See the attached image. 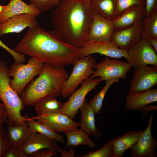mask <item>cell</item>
<instances>
[{
  "label": "cell",
  "mask_w": 157,
  "mask_h": 157,
  "mask_svg": "<svg viewBox=\"0 0 157 157\" xmlns=\"http://www.w3.org/2000/svg\"><path fill=\"white\" fill-rule=\"evenodd\" d=\"M44 63L59 67L73 65L79 58L80 49L61 40L53 31H47L38 24L29 28L13 49Z\"/></svg>",
  "instance_id": "cell-1"
},
{
  "label": "cell",
  "mask_w": 157,
  "mask_h": 157,
  "mask_svg": "<svg viewBox=\"0 0 157 157\" xmlns=\"http://www.w3.org/2000/svg\"><path fill=\"white\" fill-rule=\"evenodd\" d=\"M51 14L53 31L63 41L80 48L86 40L92 20L89 1L61 0Z\"/></svg>",
  "instance_id": "cell-2"
},
{
  "label": "cell",
  "mask_w": 157,
  "mask_h": 157,
  "mask_svg": "<svg viewBox=\"0 0 157 157\" xmlns=\"http://www.w3.org/2000/svg\"><path fill=\"white\" fill-rule=\"evenodd\" d=\"M26 85L20 96L25 106H33L38 99L47 95H60L63 87L69 77L63 67L44 63L40 73Z\"/></svg>",
  "instance_id": "cell-3"
},
{
  "label": "cell",
  "mask_w": 157,
  "mask_h": 157,
  "mask_svg": "<svg viewBox=\"0 0 157 157\" xmlns=\"http://www.w3.org/2000/svg\"><path fill=\"white\" fill-rule=\"evenodd\" d=\"M10 79L9 69L6 63L1 60L0 63V99L6 113L7 122L16 125L24 121L21 112L25 105L20 96L11 87Z\"/></svg>",
  "instance_id": "cell-4"
},
{
  "label": "cell",
  "mask_w": 157,
  "mask_h": 157,
  "mask_svg": "<svg viewBox=\"0 0 157 157\" xmlns=\"http://www.w3.org/2000/svg\"><path fill=\"white\" fill-rule=\"evenodd\" d=\"M44 63L32 58L26 64L14 62L9 69L10 85L20 96L26 85L41 72Z\"/></svg>",
  "instance_id": "cell-5"
},
{
  "label": "cell",
  "mask_w": 157,
  "mask_h": 157,
  "mask_svg": "<svg viewBox=\"0 0 157 157\" xmlns=\"http://www.w3.org/2000/svg\"><path fill=\"white\" fill-rule=\"evenodd\" d=\"M96 60L91 55L78 58L73 64L72 72L64 83L60 95L63 98L69 96L80 84L93 73Z\"/></svg>",
  "instance_id": "cell-6"
},
{
  "label": "cell",
  "mask_w": 157,
  "mask_h": 157,
  "mask_svg": "<svg viewBox=\"0 0 157 157\" xmlns=\"http://www.w3.org/2000/svg\"><path fill=\"white\" fill-rule=\"evenodd\" d=\"M132 67L128 62L119 59L112 60L106 56L94 65L93 68L96 70L90 76L92 78L100 77L101 81L113 78L125 79L127 73Z\"/></svg>",
  "instance_id": "cell-7"
},
{
  "label": "cell",
  "mask_w": 157,
  "mask_h": 157,
  "mask_svg": "<svg viewBox=\"0 0 157 157\" xmlns=\"http://www.w3.org/2000/svg\"><path fill=\"white\" fill-rule=\"evenodd\" d=\"M79 58L94 53L117 59L126 58L127 51L121 49L110 40H86L79 48Z\"/></svg>",
  "instance_id": "cell-8"
},
{
  "label": "cell",
  "mask_w": 157,
  "mask_h": 157,
  "mask_svg": "<svg viewBox=\"0 0 157 157\" xmlns=\"http://www.w3.org/2000/svg\"><path fill=\"white\" fill-rule=\"evenodd\" d=\"M101 80L100 77L92 78L90 76L81 83V86L70 96L68 100L64 103L61 112L72 119L78 113L87 94L99 85Z\"/></svg>",
  "instance_id": "cell-9"
},
{
  "label": "cell",
  "mask_w": 157,
  "mask_h": 157,
  "mask_svg": "<svg viewBox=\"0 0 157 157\" xmlns=\"http://www.w3.org/2000/svg\"><path fill=\"white\" fill-rule=\"evenodd\" d=\"M127 95L152 88L157 84V65L134 67Z\"/></svg>",
  "instance_id": "cell-10"
},
{
  "label": "cell",
  "mask_w": 157,
  "mask_h": 157,
  "mask_svg": "<svg viewBox=\"0 0 157 157\" xmlns=\"http://www.w3.org/2000/svg\"><path fill=\"white\" fill-rule=\"evenodd\" d=\"M147 39H141L127 51L126 58L132 67L157 65V54Z\"/></svg>",
  "instance_id": "cell-11"
},
{
  "label": "cell",
  "mask_w": 157,
  "mask_h": 157,
  "mask_svg": "<svg viewBox=\"0 0 157 157\" xmlns=\"http://www.w3.org/2000/svg\"><path fill=\"white\" fill-rule=\"evenodd\" d=\"M42 122L56 132L66 134L80 126L79 122L74 121L62 112L46 113L31 118Z\"/></svg>",
  "instance_id": "cell-12"
},
{
  "label": "cell",
  "mask_w": 157,
  "mask_h": 157,
  "mask_svg": "<svg viewBox=\"0 0 157 157\" xmlns=\"http://www.w3.org/2000/svg\"><path fill=\"white\" fill-rule=\"evenodd\" d=\"M141 20L124 28L114 29L110 40L121 49L130 50L141 39Z\"/></svg>",
  "instance_id": "cell-13"
},
{
  "label": "cell",
  "mask_w": 157,
  "mask_h": 157,
  "mask_svg": "<svg viewBox=\"0 0 157 157\" xmlns=\"http://www.w3.org/2000/svg\"><path fill=\"white\" fill-rule=\"evenodd\" d=\"M153 119L151 115L147 126L140 137L130 149L132 157H156L155 151L157 147V141L152 137L151 127Z\"/></svg>",
  "instance_id": "cell-14"
},
{
  "label": "cell",
  "mask_w": 157,
  "mask_h": 157,
  "mask_svg": "<svg viewBox=\"0 0 157 157\" xmlns=\"http://www.w3.org/2000/svg\"><path fill=\"white\" fill-rule=\"evenodd\" d=\"M36 17L30 14H22L0 23V37L10 33H19L27 27H35L38 25Z\"/></svg>",
  "instance_id": "cell-15"
},
{
  "label": "cell",
  "mask_w": 157,
  "mask_h": 157,
  "mask_svg": "<svg viewBox=\"0 0 157 157\" xmlns=\"http://www.w3.org/2000/svg\"><path fill=\"white\" fill-rule=\"evenodd\" d=\"M59 147L56 141L39 133H32L19 148L21 157L29 155L41 149L47 148L57 151Z\"/></svg>",
  "instance_id": "cell-16"
},
{
  "label": "cell",
  "mask_w": 157,
  "mask_h": 157,
  "mask_svg": "<svg viewBox=\"0 0 157 157\" xmlns=\"http://www.w3.org/2000/svg\"><path fill=\"white\" fill-rule=\"evenodd\" d=\"M144 6L135 5L124 10L111 22L114 29L131 26L142 20L144 17Z\"/></svg>",
  "instance_id": "cell-17"
},
{
  "label": "cell",
  "mask_w": 157,
  "mask_h": 157,
  "mask_svg": "<svg viewBox=\"0 0 157 157\" xmlns=\"http://www.w3.org/2000/svg\"><path fill=\"white\" fill-rule=\"evenodd\" d=\"M114 30L110 22L92 11V20L86 40H110Z\"/></svg>",
  "instance_id": "cell-18"
},
{
  "label": "cell",
  "mask_w": 157,
  "mask_h": 157,
  "mask_svg": "<svg viewBox=\"0 0 157 157\" xmlns=\"http://www.w3.org/2000/svg\"><path fill=\"white\" fill-rule=\"evenodd\" d=\"M157 101V89L152 88L127 95L125 108L127 110H139L147 105Z\"/></svg>",
  "instance_id": "cell-19"
},
{
  "label": "cell",
  "mask_w": 157,
  "mask_h": 157,
  "mask_svg": "<svg viewBox=\"0 0 157 157\" xmlns=\"http://www.w3.org/2000/svg\"><path fill=\"white\" fill-rule=\"evenodd\" d=\"M144 131H128L111 140L112 151L111 157H122L125 151L131 149L137 142Z\"/></svg>",
  "instance_id": "cell-20"
},
{
  "label": "cell",
  "mask_w": 157,
  "mask_h": 157,
  "mask_svg": "<svg viewBox=\"0 0 157 157\" xmlns=\"http://www.w3.org/2000/svg\"><path fill=\"white\" fill-rule=\"evenodd\" d=\"M41 12L22 0H10L4 10L0 14V23L18 15L28 14L37 17Z\"/></svg>",
  "instance_id": "cell-21"
},
{
  "label": "cell",
  "mask_w": 157,
  "mask_h": 157,
  "mask_svg": "<svg viewBox=\"0 0 157 157\" xmlns=\"http://www.w3.org/2000/svg\"><path fill=\"white\" fill-rule=\"evenodd\" d=\"M79 110L81 113V120L79 122L80 128L88 135L94 136L97 138H100L101 132L96 126L94 118L95 114L85 100Z\"/></svg>",
  "instance_id": "cell-22"
},
{
  "label": "cell",
  "mask_w": 157,
  "mask_h": 157,
  "mask_svg": "<svg viewBox=\"0 0 157 157\" xmlns=\"http://www.w3.org/2000/svg\"><path fill=\"white\" fill-rule=\"evenodd\" d=\"M6 131L10 145L18 148L32 133L26 120L17 126L8 125Z\"/></svg>",
  "instance_id": "cell-23"
},
{
  "label": "cell",
  "mask_w": 157,
  "mask_h": 157,
  "mask_svg": "<svg viewBox=\"0 0 157 157\" xmlns=\"http://www.w3.org/2000/svg\"><path fill=\"white\" fill-rule=\"evenodd\" d=\"M92 10L103 18L112 22L116 17V0H91Z\"/></svg>",
  "instance_id": "cell-24"
},
{
  "label": "cell",
  "mask_w": 157,
  "mask_h": 157,
  "mask_svg": "<svg viewBox=\"0 0 157 157\" xmlns=\"http://www.w3.org/2000/svg\"><path fill=\"white\" fill-rule=\"evenodd\" d=\"M56 97L52 95H47L37 100L33 106L37 115L61 112L64 103L58 101Z\"/></svg>",
  "instance_id": "cell-25"
},
{
  "label": "cell",
  "mask_w": 157,
  "mask_h": 157,
  "mask_svg": "<svg viewBox=\"0 0 157 157\" xmlns=\"http://www.w3.org/2000/svg\"><path fill=\"white\" fill-rule=\"evenodd\" d=\"M67 148L73 146L75 147L80 145H86L92 149L96 146V143L88 136L83 130L77 129L66 134Z\"/></svg>",
  "instance_id": "cell-26"
},
{
  "label": "cell",
  "mask_w": 157,
  "mask_h": 157,
  "mask_svg": "<svg viewBox=\"0 0 157 157\" xmlns=\"http://www.w3.org/2000/svg\"><path fill=\"white\" fill-rule=\"evenodd\" d=\"M24 117L32 133H39L61 143H65L63 135L58 134L42 122L28 116Z\"/></svg>",
  "instance_id": "cell-27"
},
{
  "label": "cell",
  "mask_w": 157,
  "mask_h": 157,
  "mask_svg": "<svg viewBox=\"0 0 157 157\" xmlns=\"http://www.w3.org/2000/svg\"><path fill=\"white\" fill-rule=\"evenodd\" d=\"M157 38V9L148 20H141V39Z\"/></svg>",
  "instance_id": "cell-28"
},
{
  "label": "cell",
  "mask_w": 157,
  "mask_h": 157,
  "mask_svg": "<svg viewBox=\"0 0 157 157\" xmlns=\"http://www.w3.org/2000/svg\"><path fill=\"white\" fill-rule=\"evenodd\" d=\"M119 80V78H113L106 81L104 87L88 102L95 114H100L103 107L104 99L107 92L113 83H118Z\"/></svg>",
  "instance_id": "cell-29"
},
{
  "label": "cell",
  "mask_w": 157,
  "mask_h": 157,
  "mask_svg": "<svg viewBox=\"0 0 157 157\" xmlns=\"http://www.w3.org/2000/svg\"><path fill=\"white\" fill-rule=\"evenodd\" d=\"M112 151L111 140L109 141L101 149L94 151H90L83 155H78V157H111Z\"/></svg>",
  "instance_id": "cell-30"
},
{
  "label": "cell",
  "mask_w": 157,
  "mask_h": 157,
  "mask_svg": "<svg viewBox=\"0 0 157 157\" xmlns=\"http://www.w3.org/2000/svg\"><path fill=\"white\" fill-rule=\"evenodd\" d=\"M117 4L116 16L125 9L135 5L144 6L145 0H116Z\"/></svg>",
  "instance_id": "cell-31"
},
{
  "label": "cell",
  "mask_w": 157,
  "mask_h": 157,
  "mask_svg": "<svg viewBox=\"0 0 157 157\" xmlns=\"http://www.w3.org/2000/svg\"><path fill=\"white\" fill-rule=\"evenodd\" d=\"M29 4L41 12L48 11L55 6L52 0H29Z\"/></svg>",
  "instance_id": "cell-32"
},
{
  "label": "cell",
  "mask_w": 157,
  "mask_h": 157,
  "mask_svg": "<svg viewBox=\"0 0 157 157\" xmlns=\"http://www.w3.org/2000/svg\"><path fill=\"white\" fill-rule=\"evenodd\" d=\"M156 9L157 0H145L144 18L146 20L148 19Z\"/></svg>",
  "instance_id": "cell-33"
},
{
  "label": "cell",
  "mask_w": 157,
  "mask_h": 157,
  "mask_svg": "<svg viewBox=\"0 0 157 157\" xmlns=\"http://www.w3.org/2000/svg\"><path fill=\"white\" fill-rule=\"evenodd\" d=\"M10 146L6 131L0 126V157H2L6 149Z\"/></svg>",
  "instance_id": "cell-34"
},
{
  "label": "cell",
  "mask_w": 157,
  "mask_h": 157,
  "mask_svg": "<svg viewBox=\"0 0 157 157\" xmlns=\"http://www.w3.org/2000/svg\"><path fill=\"white\" fill-rule=\"evenodd\" d=\"M0 47L9 53L13 58L14 61L19 63L25 62V55L17 52L8 47L0 40Z\"/></svg>",
  "instance_id": "cell-35"
},
{
  "label": "cell",
  "mask_w": 157,
  "mask_h": 157,
  "mask_svg": "<svg viewBox=\"0 0 157 157\" xmlns=\"http://www.w3.org/2000/svg\"><path fill=\"white\" fill-rule=\"evenodd\" d=\"M57 151L55 149L43 148L30 154L28 157H56L57 156Z\"/></svg>",
  "instance_id": "cell-36"
},
{
  "label": "cell",
  "mask_w": 157,
  "mask_h": 157,
  "mask_svg": "<svg viewBox=\"0 0 157 157\" xmlns=\"http://www.w3.org/2000/svg\"><path fill=\"white\" fill-rule=\"evenodd\" d=\"M2 157H21L19 148L10 145L4 152Z\"/></svg>",
  "instance_id": "cell-37"
},
{
  "label": "cell",
  "mask_w": 157,
  "mask_h": 157,
  "mask_svg": "<svg viewBox=\"0 0 157 157\" xmlns=\"http://www.w3.org/2000/svg\"><path fill=\"white\" fill-rule=\"evenodd\" d=\"M75 147L74 146H71L68 151L63 148H59L57 150V151L61 154V157H74L76 156V152Z\"/></svg>",
  "instance_id": "cell-38"
},
{
  "label": "cell",
  "mask_w": 157,
  "mask_h": 157,
  "mask_svg": "<svg viewBox=\"0 0 157 157\" xmlns=\"http://www.w3.org/2000/svg\"><path fill=\"white\" fill-rule=\"evenodd\" d=\"M7 119V116L4 106L0 108V126L3 124Z\"/></svg>",
  "instance_id": "cell-39"
},
{
  "label": "cell",
  "mask_w": 157,
  "mask_h": 157,
  "mask_svg": "<svg viewBox=\"0 0 157 157\" xmlns=\"http://www.w3.org/2000/svg\"><path fill=\"white\" fill-rule=\"evenodd\" d=\"M157 107L156 105L153 106L149 104L146 106L140 109L139 111L142 112V115L144 116L148 111L157 110Z\"/></svg>",
  "instance_id": "cell-40"
},
{
  "label": "cell",
  "mask_w": 157,
  "mask_h": 157,
  "mask_svg": "<svg viewBox=\"0 0 157 157\" xmlns=\"http://www.w3.org/2000/svg\"><path fill=\"white\" fill-rule=\"evenodd\" d=\"M147 40L155 51L157 53V38H151Z\"/></svg>",
  "instance_id": "cell-41"
},
{
  "label": "cell",
  "mask_w": 157,
  "mask_h": 157,
  "mask_svg": "<svg viewBox=\"0 0 157 157\" xmlns=\"http://www.w3.org/2000/svg\"><path fill=\"white\" fill-rule=\"evenodd\" d=\"M6 5L5 6H2L0 5V14L6 8Z\"/></svg>",
  "instance_id": "cell-42"
},
{
  "label": "cell",
  "mask_w": 157,
  "mask_h": 157,
  "mask_svg": "<svg viewBox=\"0 0 157 157\" xmlns=\"http://www.w3.org/2000/svg\"><path fill=\"white\" fill-rule=\"evenodd\" d=\"M61 0H52L54 4L56 6Z\"/></svg>",
  "instance_id": "cell-43"
},
{
  "label": "cell",
  "mask_w": 157,
  "mask_h": 157,
  "mask_svg": "<svg viewBox=\"0 0 157 157\" xmlns=\"http://www.w3.org/2000/svg\"><path fill=\"white\" fill-rule=\"evenodd\" d=\"M79 1H89L90 0H76Z\"/></svg>",
  "instance_id": "cell-44"
},
{
  "label": "cell",
  "mask_w": 157,
  "mask_h": 157,
  "mask_svg": "<svg viewBox=\"0 0 157 157\" xmlns=\"http://www.w3.org/2000/svg\"><path fill=\"white\" fill-rule=\"evenodd\" d=\"M3 106L2 103L0 102V108Z\"/></svg>",
  "instance_id": "cell-45"
},
{
  "label": "cell",
  "mask_w": 157,
  "mask_h": 157,
  "mask_svg": "<svg viewBox=\"0 0 157 157\" xmlns=\"http://www.w3.org/2000/svg\"><path fill=\"white\" fill-rule=\"evenodd\" d=\"M1 60L0 58V63L1 62Z\"/></svg>",
  "instance_id": "cell-46"
},
{
  "label": "cell",
  "mask_w": 157,
  "mask_h": 157,
  "mask_svg": "<svg viewBox=\"0 0 157 157\" xmlns=\"http://www.w3.org/2000/svg\"></svg>",
  "instance_id": "cell-47"
}]
</instances>
